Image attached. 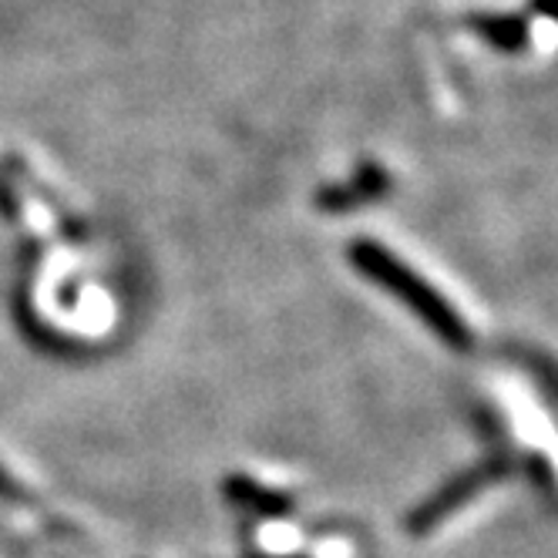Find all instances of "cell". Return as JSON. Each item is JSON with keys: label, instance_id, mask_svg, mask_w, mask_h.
Instances as JSON below:
<instances>
[{"label": "cell", "instance_id": "obj_1", "mask_svg": "<svg viewBox=\"0 0 558 558\" xmlns=\"http://www.w3.org/2000/svg\"><path fill=\"white\" fill-rule=\"evenodd\" d=\"M350 263L367 279H374L377 287L393 293L408 310H414L421 320L445 343H451L454 350H468L474 343L468 324L461 320V313L441 293H437L427 279H421L404 259H397L384 246L371 243V239H356V243L350 246Z\"/></svg>", "mask_w": 558, "mask_h": 558}, {"label": "cell", "instance_id": "obj_2", "mask_svg": "<svg viewBox=\"0 0 558 558\" xmlns=\"http://www.w3.org/2000/svg\"><path fill=\"white\" fill-rule=\"evenodd\" d=\"M508 471H511L508 458H488V461H482V464H474L471 471L458 474L454 482H448L441 492H437L434 498H427V501L414 511V518H411V532H414V535H427L430 529L441 525L445 518H451L468 498H474L477 492H485L488 485H495L498 477H505Z\"/></svg>", "mask_w": 558, "mask_h": 558}, {"label": "cell", "instance_id": "obj_3", "mask_svg": "<svg viewBox=\"0 0 558 558\" xmlns=\"http://www.w3.org/2000/svg\"><path fill=\"white\" fill-rule=\"evenodd\" d=\"M387 192V175L377 169V166H364L356 172L347 185H330L316 195V206L327 209V213H347V209H356L364 203H374Z\"/></svg>", "mask_w": 558, "mask_h": 558}, {"label": "cell", "instance_id": "obj_4", "mask_svg": "<svg viewBox=\"0 0 558 558\" xmlns=\"http://www.w3.org/2000/svg\"><path fill=\"white\" fill-rule=\"evenodd\" d=\"M471 27H474L477 34H485L492 45L508 48V51L522 48V41H525V27H522V21H511V17H471Z\"/></svg>", "mask_w": 558, "mask_h": 558}, {"label": "cell", "instance_id": "obj_5", "mask_svg": "<svg viewBox=\"0 0 558 558\" xmlns=\"http://www.w3.org/2000/svg\"><path fill=\"white\" fill-rule=\"evenodd\" d=\"M0 216H4V219H17V198L11 195L8 185H0Z\"/></svg>", "mask_w": 558, "mask_h": 558}, {"label": "cell", "instance_id": "obj_6", "mask_svg": "<svg viewBox=\"0 0 558 558\" xmlns=\"http://www.w3.org/2000/svg\"><path fill=\"white\" fill-rule=\"evenodd\" d=\"M535 8L545 11V14H555L558 17V0H535Z\"/></svg>", "mask_w": 558, "mask_h": 558}]
</instances>
